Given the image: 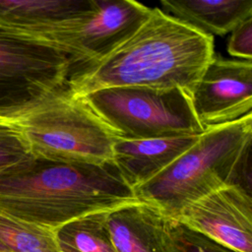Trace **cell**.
I'll return each instance as SVG.
<instances>
[{"mask_svg":"<svg viewBox=\"0 0 252 252\" xmlns=\"http://www.w3.org/2000/svg\"><path fill=\"white\" fill-rule=\"evenodd\" d=\"M214 56L213 36L153 8L106 57L69 70L66 84L79 96L114 87L180 88L190 94Z\"/></svg>","mask_w":252,"mask_h":252,"instance_id":"obj_1","label":"cell"},{"mask_svg":"<svg viewBox=\"0 0 252 252\" xmlns=\"http://www.w3.org/2000/svg\"><path fill=\"white\" fill-rule=\"evenodd\" d=\"M135 202L112 161L65 163L31 155L0 173V215L53 230Z\"/></svg>","mask_w":252,"mask_h":252,"instance_id":"obj_2","label":"cell"},{"mask_svg":"<svg viewBox=\"0 0 252 252\" xmlns=\"http://www.w3.org/2000/svg\"><path fill=\"white\" fill-rule=\"evenodd\" d=\"M252 113L209 127L197 141L156 177L134 190L166 218L176 220L189 204L229 184L251 192Z\"/></svg>","mask_w":252,"mask_h":252,"instance_id":"obj_3","label":"cell"},{"mask_svg":"<svg viewBox=\"0 0 252 252\" xmlns=\"http://www.w3.org/2000/svg\"><path fill=\"white\" fill-rule=\"evenodd\" d=\"M21 134L30 153L65 163L112 161L113 133L67 84L30 104L0 111Z\"/></svg>","mask_w":252,"mask_h":252,"instance_id":"obj_4","label":"cell"},{"mask_svg":"<svg viewBox=\"0 0 252 252\" xmlns=\"http://www.w3.org/2000/svg\"><path fill=\"white\" fill-rule=\"evenodd\" d=\"M116 139L141 140L200 135L190 94L180 88L114 87L82 96Z\"/></svg>","mask_w":252,"mask_h":252,"instance_id":"obj_5","label":"cell"},{"mask_svg":"<svg viewBox=\"0 0 252 252\" xmlns=\"http://www.w3.org/2000/svg\"><path fill=\"white\" fill-rule=\"evenodd\" d=\"M68 73L60 50L0 31V111L46 96L66 83Z\"/></svg>","mask_w":252,"mask_h":252,"instance_id":"obj_6","label":"cell"},{"mask_svg":"<svg viewBox=\"0 0 252 252\" xmlns=\"http://www.w3.org/2000/svg\"><path fill=\"white\" fill-rule=\"evenodd\" d=\"M151 8L132 0H94V10L48 40L63 52L69 70L106 57L130 37L150 15Z\"/></svg>","mask_w":252,"mask_h":252,"instance_id":"obj_7","label":"cell"},{"mask_svg":"<svg viewBox=\"0 0 252 252\" xmlns=\"http://www.w3.org/2000/svg\"><path fill=\"white\" fill-rule=\"evenodd\" d=\"M190 97L205 129L252 113V60L215 55L192 89Z\"/></svg>","mask_w":252,"mask_h":252,"instance_id":"obj_8","label":"cell"},{"mask_svg":"<svg viewBox=\"0 0 252 252\" xmlns=\"http://www.w3.org/2000/svg\"><path fill=\"white\" fill-rule=\"evenodd\" d=\"M175 220L235 252H252V197L239 184L189 204Z\"/></svg>","mask_w":252,"mask_h":252,"instance_id":"obj_9","label":"cell"},{"mask_svg":"<svg viewBox=\"0 0 252 252\" xmlns=\"http://www.w3.org/2000/svg\"><path fill=\"white\" fill-rule=\"evenodd\" d=\"M94 8V0H0V31L48 45L53 34Z\"/></svg>","mask_w":252,"mask_h":252,"instance_id":"obj_10","label":"cell"},{"mask_svg":"<svg viewBox=\"0 0 252 252\" xmlns=\"http://www.w3.org/2000/svg\"><path fill=\"white\" fill-rule=\"evenodd\" d=\"M198 137L185 135L141 140L116 139L112 162L127 185L135 190L170 165Z\"/></svg>","mask_w":252,"mask_h":252,"instance_id":"obj_11","label":"cell"},{"mask_svg":"<svg viewBox=\"0 0 252 252\" xmlns=\"http://www.w3.org/2000/svg\"><path fill=\"white\" fill-rule=\"evenodd\" d=\"M166 217L157 208L135 202L104 214V221L117 252H163Z\"/></svg>","mask_w":252,"mask_h":252,"instance_id":"obj_12","label":"cell"},{"mask_svg":"<svg viewBox=\"0 0 252 252\" xmlns=\"http://www.w3.org/2000/svg\"><path fill=\"white\" fill-rule=\"evenodd\" d=\"M163 12L208 35H223L252 16V0H162Z\"/></svg>","mask_w":252,"mask_h":252,"instance_id":"obj_13","label":"cell"},{"mask_svg":"<svg viewBox=\"0 0 252 252\" xmlns=\"http://www.w3.org/2000/svg\"><path fill=\"white\" fill-rule=\"evenodd\" d=\"M105 213L91 214L55 229L60 252H117L105 225Z\"/></svg>","mask_w":252,"mask_h":252,"instance_id":"obj_14","label":"cell"},{"mask_svg":"<svg viewBox=\"0 0 252 252\" xmlns=\"http://www.w3.org/2000/svg\"><path fill=\"white\" fill-rule=\"evenodd\" d=\"M0 242L9 252H60L55 230L0 215Z\"/></svg>","mask_w":252,"mask_h":252,"instance_id":"obj_15","label":"cell"},{"mask_svg":"<svg viewBox=\"0 0 252 252\" xmlns=\"http://www.w3.org/2000/svg\"><path fill=\"white\" fill-rule=\"evenodd\" d=\"M162 245L163 252H235L168 218Z\"/></svg>","mask_w":252,"mask_h":252,"instance_id":"obj_16","label":"cell"},{"mask_svg":"<svg viewBox=\"0 0 252 252\" xmlns=\"http://www.w3.org/2000/svg\"><path fill=\"white\" fill-rule=\"evenodd\" d=\"M31 155L18 130L0 119V173L25 160Z\"/></svg>","mask_w":252,"mask_h":252,"instance_id":"obj_17","label":"cell"},{"mask_svg":"<svg viewBox=\"0 0 252 252\" xmlns=\"http://www.w3.org/2000/svg\"><path fill=\"white\" fill-rule=\"evenodd\" d=\"M227 51L237 59L252 58V16L240 22L231 32Z\"/></svg>","mask_w":252,"mask_h":252,"instance_id":"obj_18","label":"cell"},{"mask_svg":"<svg viewBox=\"0 0 252 252\" xmlns=\"http://www.w3.org/2000/svg\"><path fill=\"white\" fill-rule=\"evenodd\" d=\"M0 252H9V250L0 242Z\"/></svg>","mask_w":252,"mask_h":252,"instance_id":"obj_19","label":"cell"}]
</instances>
